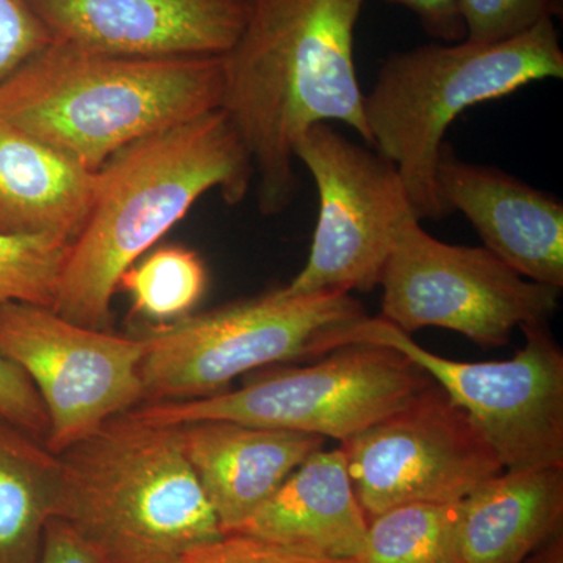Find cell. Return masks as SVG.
Here are the masks:
<instances>
[{
	"label": "cell",
	"instance_id": "cell-20",
	"mask_svg": "<svg viewBox=\"0 0 563 563\" xmlns=\"http://www.w3.org/2000/svg\"><path fill=\"white\" fill-rule=\"evenodd\" d=\"M461 503H409L369 518L355 563H459Z\"/></svg>",
	"mask_w": 563,
	"mask_h": 563
},
{
	"label": "cell",
	"instance_id": "cell-27",
	"mask_svg": "<svg viewBox=\"0 0 563 563\" xmlns=\"http://www.w3.org/2000/svg\"><path fill=\"white\" fill-rule=\"evenodd\" d=\"M417 14L424 31L444 43H459L466 38L461 13V0H387Z\"/></svg>",
	"mask_w": 563,
	"mask_h": 563
},
{
	"label": "cell",
	"instance_id": "cell-24",
	"mask_svg": "<svg viewBox=\"0 0 563 563\" xmlns=\"http://www.w3.org/2000/svg\"><path fill=\"white\" fill-rule=\"evenodd\" d=\"M51 43L27 0H0V85Z\"/></svg>",
	"mask_w": 563,
	"mask_h": 563
},
{
	"label": "cell",
	"instance_id": "cell-1",
	"mask_svg": "<svg viewBox=\"0 0 563 563\" xmlns=\"http://www.w3.org/2000/svg\"><path fill=\"white\" fill-rule=\"evenodd\" d=\"M363 0H251L224 62L221 109L250 151L266 217L299 188L295 147L321 122H343L373 147L354 60Z\"/></svg>",
	"mask_w": 563,
	"mask_h": 563
},
{
	"label": "cell",
	"instance_id": "cell-15",
	"mask_svg": "<svg viewBox=\"0 0 563 563\" xmlns=\"http://www.w3.org/2000/svg\"><path fill=\"white\" fill-rule=\"evenodd\" d=\"M181 446L222 532H239L324 439L206 420L177 426Z\"/></svg>",
	"mask_w": 563,
	"mask_h": 563
},
{
	"label": "cell",
	"instance_id": "cell-9",
	"mask_svg": "<svg viewBox=\"0 0 563 563\" xmlns=\"http://www.w3.org/2000/svg\"><path fill=\"white\" fill-rule=\"evenodd\" d=\"M380 318L402 332L450 329L485 346L515 329L548 324L562 288L525 279L485 247L440 242L413 218L385 263Z\"/></svg>",
	"mask_w": 563,
	"mask_h": 563
},
{
	"label": "cell",
	"instance_id": "cell-21",
	"mask_svg": "<svg viewBox=\"0 0 563 563\" xmlns=\"http://www.w3.org/2000/svg\"><path fill=\"white\" fill-rule=\"evenodd\" d=\"M206 263L184 246H163L122 274L118 290L131 296L133 312L157 324L187 317L207 290Z\"/></svg>",
	"mask_w": 563,
	"mask_h": 563
},
{
	"label": "cell",
	"instance_id": "cell-25",
	"mask_svg": "<svg viewBox=\"0 0 563 563\" xmlns=\"http://www.w3.org/2000/svg\"><path fill=\"white\" fill-rule=\"evenodd\" d=\"M174 563H355L309 558L247 533H224L213 542L192 548Z\"/></svg>",
	"mask_w": 563,
	"mask_h": 563
},
{
	"label": "cell",
	"instance_id": "cell-29",
	"mask_svg": "<svg viewBox=\"0 0 563 563\" xmlns=\"http://www.w3.org/2000/svg\"><path fill=\"white\" fill-rule=\"evenodd\" d=\"M523 563H563V528L540 544Z\"/></svg>",
	"mask_w": 563,
	"mask_h": 563
},
{
	"label": "cell",
	"instance_id": "cell-18",
	"mask_svg": "<svg viewBox=\"0 0 563 563\" xmlns=\"http://www.w3.org/2000/svg\"><path fill=\"white\" fill-rule=\"evenodd\" d=\"M563 528V468L504 470L461 501L459 563H523Z\"/></svg>",
	"mask_w": 563,
	"mask_h": 563
},
{
	"label": "cell",
	"instance_id": "cell-8",
	"mask_svg": "<svg viewBox=\"0 0 563 563\" xmlns=\"http://www.w3.org/2000/svg\"><path fill=\"white\" fill-rule=\"evenodd\" d=\"M525 346L509 361L457 362L424 350L383 318H365L347 344L391 347L465 410L504 470L563 468V352L548 324L521 328Z\"/></svg>",
	"mask_w": 563,
	"mask_h": 563
},
{
	"label": "cell",
	"instance_id": "cell-19",
	"mask_svg": "<svg viewBox=\"0 0 563 563\" xmlns=\"http://www.w3.org/2000/svg\"><path fill=\"white\" fill-rule=\"evenodd\" d=\"M60 487L58 455L0 417V563H38Z\"/></svg>",
	"mask_w": 563,
	"mask_h": 563
},
{
	"label": "cell",
	"instance_id": "cell-17",
	"mask_svg": "<svg viewBox=\"0 0 563 563\" xmlns=\"http://www.w3.org/2000/svg\"><path fill=\"white\" fill-rule=\"evenodd\" d=\"M95 184L96 172L0 118V233L73 243Z\"/></svg>",
	"mask_w": 563,
	"mask_h": 563
},
{
	"label": "cell",
	"instance_id": "cell-23",
	"mask_svg": "<svg viewBox=\"0 0 563 563\" xmlns=\"http://www.w3.org/2000/svg\"><path fill=\"white\" fill-rule=\"evenodd\" d=\"M561 10V0H461L465 40L481 44L514 38Z\"/></svg>",
	"mask_w": 563,
	"mask_h": 563
},
{
	"label": "cell",
	"instance_id": "cell-12",
	"mask_svg": "<svg viewBox=\"0 0 563 563\" xmlns=\"http://www.w3.org/2000/svg\"><path fill=\"white\" fill-rule=\"evenodd\" d=\"M363 512L461 503L504 466L465 410L435 383L340 446Z\"/></svg>",
	"mask_w": 563,
	"mask_h": 563
},
{
	"label": "cell",
	"instance_id": "cell-13",
	"mask_svg": "<svg viewBox=\"0 0 563 563\" xmlns=\"http://www.w3.org/2000/svg\"><path fill=\"white\" fill-rule=\"evenodd\" d=\"M55 43L120 57H221L251 0H27Z\"/></svg>",
	"mask_w": 563,
	"mask_h": 563
},
{
	"label": "cell",
	"instance_id": "cell-11",
	"mask_svg": "<svg viewBox=\"0 0 563 563\" xmlns=\"http://www.w3.org/2000/svg\"><path fill=\"white\" fill-rule=\"evenodd\" d=\"M0 355L35 385L49 418L44 444L57 455L144 399L141 336L76 324L51 307L0 303Z\"/></svg>",
	"mask_w": 563,
	"mask_h": 563
},
{
	"label": "cell",
	"instance_id": "cell-26",
	"mask_svg": "<svg viewBox=\"0 0 563 563\" xmlns=\"http://www.w3.org/2000/svg\"><path fill=\"white\" fill-rule=\"evenodd\" d=\"M0 417L36 439L46 440L49 418L32 380L0 355Z\"/></svg>",
	"mask_w": 563,
	"mask_h": 563
},
{
	"label": "cell",
	"instance_id": "cell-2",
	"mask_svg": "<svg viewBox=\"0 0 563 563\" xmlns=\"http://www.w3.org/2000/svg\"><path fill=\"white\" fill-rule=\"evenodd\" d=\"M254 176L250 151L222 109L117 152L96 172L90 211L70 243L52 309L107 331L122 274L206 192L220 190L235 206Z\"/></svg>",
	"mask_w": 563,
	"mask_h": 563
},
{
	"label": "cell",
	"instance_id": "cell-3",
	"mask_svg": "<svg viewBox=\"0 0 563 563\" xmlns=\"http://www.w3.org/2000/svg\"><path fill=\"white\" fill-rule=\"evenodd\" d=\"M221 57L140 58L55 43L0 85V118L99 172L117 152L221 109Z\"/></svg>",
	"mask_w": 563,
	"mask_h": 563
},
{
	"label": "cell",
	"instance_id": "cell-6",
	"mask_svg": "<svg viewBox=\"0 0 563 563\" xmlns=\"http://www.w3.org/2000/svg\"><path fill=\"white\" fill-rule=\"evenodd\" d=\"M365 318V307L351 292L291 296L280 287L152 325L140 335L144 398H207L274 363L321 357L346 346L347 335Z\"/></svg>",
	"mask_w": 563,
	"mask_h": 563
},
{
	"label": "cell",
	"instance_id": "cell-16",
	"mask_svg": "<svg viewBox=\"0 0 563 563\" xmlns=\"http://www.w3.org/2000/svg\"><path fill=\"white\" fill-rule=\"evenodd\" d=\"M368 531L342 450H318L292 470L239 532L309 558L355 561Z\"/></svg>",
	"mask_w": 563,
	"mask_h": 563
},
{
	"label": "cell",
	"instance_id": "cell-7",
	"mask_svg": "<svg viewBox=\"0 0 563 563\" xmlns=\"http://www.w3.org/2000/svg\"><path fill=\"white\" fill-rule=\"evenodd\" d=\"M431 383L399 351L351 343L328 352L313 365L255 374L236 390L147 402L129 413L163 426L235 421L344 442L401 409Z\"/></svg>",
	"mask_w": 563,
	"mask_h": 563
},
{
	"label": "cell",
	"instance_id": "cell-28",
	"mask_svg": "<svg viewBox=\"0 0 563 563\" xmlns=\"http://www.w3.org/2000/svg\"><path fill=\"white\" fill-rule=\"evenodd\" d=\"M38 563H102L68 526L52 518L44 531Z\"/></svg>",
	"mask_w": 563,
	"mask_h": 563
},
{
	"label": "cell",
	"instance_id": "cell-4",
	"mask_svg": "<svg viewBox=\"0 0 563 563\" xmlns=\"http://www.w3.org/2000/svg\"><path fill=\"white\" fill-rule=\"evenodd\" d=\"M58 459L55 518L102 563H174L224 536L177 426L118 415Z\"/></svg>",
	"mask_w": 563,
	"mask_h": 563
},
{
	"label": "cell",
	"instance_id": "cell-5",
	"mask_svg": "<svg viewBox=\"0 0 563 563\" xmlns=\"http://www.w3.org/2000/svg\"><path fill=\"white\" fill-rule=\"evenodd\" d=\"M562 77L553 20L498 43H432L388 55L363 109L373 150L401 174L415 217H446L437 195V163L448 129L463 111Z\"/></svg>",
	"mask_w": 563,
	"mask_h": 563
},
{
	"label": "cell",
	"instance_id": "cell-22",
	"mask_svg": "<svg viewBox=\"0 0 563 563\" xmlns=\"http://www.w3.org/2000/svg\"><path fill=\"white\" fill-rule=\"evenodd\" d=\"M70 243L0 233V303L54 307Z\"/></svg>",
	"mask_w": 563,
	"mask_h": 563
},
{
	"label": "cell",
	"instance_id": "cell-10",
	"mask_svg": "<svg viewBox=\"0 0 563 563\" xmlns=\"http://www.w3.org/2000/svg\"><path fill=\"white\" fill-rule=\"evenodd\" d=\"M295 158L312 174L320 209L309 258L285 292L374 290L399 232L417 218L401 174L328 122L303 133Z\"/></svg>",
	"mask_w": 563,
	"mask_h": 563
},
{
	"label": "cell",
	"instance_id": "cell-14",
	"mask_svg": "<svg viewBox=\"0 0 563 563\" xmlns=\"http://www.w3.org/2000/svg\"><path fill=\"white\" fill-rule=\"evenodd\" d=\"M435 184L444 214H465L485 250L525 279L563 288L561 199L501 169L462 161L448 143Z\"/></svg>",
	"mask_w": 563,
	"mask_h": 563
}]
</instances>
